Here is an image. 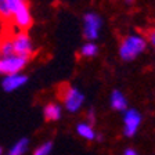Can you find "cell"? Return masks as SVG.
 I'll list each match as a JSON object with an SVG mask.
<instances>
[{"instance_id":"obj_1","label":"cell","mask_w":155,"mask_h":155,"mask_svg":"<svg viewBox=\"0 0 155 155\" xmlns=\"http://www.w3.org/2000/svg\"><path fill=\"white\" fill-rule=\"evenodd\" d=\"M147 47V40L141 35H127L120 40L119 55L123 61H133Z\"/></svg>"},{"instance_id":"obj_2","label":"cell","mask_w":155,"mask_h":155,"mask_svg":"<svg viewBox=\"0 0 155 155\" xmlns=\"http://www.w3.org/2000/svg\"><path fill=\"white\" fill-rule=\"evenodd\" d=\"M60 97H61L64 107L69 112H78L84 103L83 93L74 86H64L61 89Z\"/></svg>"},{"instance_id":"obj_3","label":"cell","mask_w":155,"mask_h":155,"mask_svg":"<svg viewBox=\"0 0 155 155\" xmlns=\"http://www.w3.org/2000/svg\"><path fill=\"white\" fill-rule=\"evenodd\" d=\"M103 26V19L96 13H87L83 17V36L87 42H94L98 35L100 29Z\"/></svg>"},{"instance_id":"obj_4","label":"cell","mask_w":155,"mask_h":155,"mask_svg":"<svg viewBox=\"0 0 155 155\" xmlns=\"http://www.w3.org/2000/svg\"><path fill=\"white\" fill-rule=\"evenodd\" d=\"M13 39V46H14V54L18 55V57H22L25 60L33 55V45L32 40L28 35L25 33V31H21V32L15 33Z\"/></svg>"},{"instance_id":"obj_5","label":"cell","mask_w":155,"mask_h":155,"mask_svg":"<svg viewBox=\"0 0 155 155\" xmlns=\"http://www.w3.org/2000/svg\"><path fill=\"white\" fill-rule=\"evenodd\" d=\"M141 125V115L137 110H126L123 114V134L126 137H134Z\"/></svg>"},{"instance_id":"obj_6","label":"cell","mask_w":155,"mask_h":155,"mask_svg":"<svg viewBox=\"0 0 155 155\" xmlns=\"http://www.w3.org/2000/svg\"><path fill=\"white\" fill-rule=\"evenodd\" d=\"M26 62H28V60H25L22 57H18V55L0 58V74H4V75L18 74L26 65Z\"/></svg>"},{"instance_id":"obj_7","label":"cell","mask_w":155,"mask_h":155,"mask_svg":"<svg viewBox=\"0 0 155 155\" xmlns=\"http://www.w3.org/2000/svg\"><path fill=\"white\" fill-rule=\"evenodd\" d=\"M13 18H14L15 25L19 26L22 31H25L26 28H29L31 24H32V15H31L28 4H25V6H22L19 10H17L15 13L13 14Z\"/></svg>"},{"instance_id":"obj_8","label":"cell","mask_w":155,"mask_h":155,"mask_svg":"<svg viewBox=\"0 0 155 155\" xmlns=\"http://www.w3.org/2000/svg\"><path fill=\"white\" fill-rule=\"evenodd\" d=\"M28 82V78L25 75H19V74H13V75H7L3 81V89L6 91H13L15 89H18L19 86H22Z\"/></svg>"},{"instance_id":"obj_9","label":"cell","mask_w":155,"mask_h":155,"mask_svg":"<svg viewBox=\"0 0 155 155\" xmlns=\"http://www.w3.org/2000/svg\"><path fill=\"white\" fill-rule=\"evenodd\" d=\"M110 105L112 107L115 111H123L127 110V100H126V96L122 93L120 90H114L110 96Z\"/></svg>"},{"instance_id":"obj_10","label":"cell","mask_w":155,"mask_h":155,"mask_svg":"<svg viewBox=\"0 0 155 155\" xmlns=\"http://www.w3.org/2000/svg\"><path fill=\"white\" fill-rule=\"evenodd\" d=\"M76 133L81 136L82 139L87 140V141H93L97 139V133L94 130L93 125L89 122H81L76 126Z\"/></svg>"},{"instance_id":"obj_11","label":"cell","mask_w":155,"mask_h":155,"mask_svg":"<svg viewBox=\"0 0 155 155\" xmlns=\"http://www.w3.org/2000/svg\"><path fill=\"white\" fill-rule=\"evenodd\" d=\"M61 114H62L61 107L55 103L47 104L45 107V110H43V116H45L46 120H58L61 118Z\"/></svg>"},{"instance_id":"obj_12","label":"cell","mask_w":155,"mask_h":155,"mask_svg":"<svg viewBox=\"0 0 155 155\" xmlns=\"http://www.w3.org/2000/svg\"><path fill=\"white\" fill-rule=\"evenodd\" d=\"M79 53H81V57L93 58V57H96L97 53H98V46H97L94 42H86L81 47V51Z\"/></svg>"},{"instance_id":"obj_13","label":"cell","mask_w":155,"mask_h":155,"mask_svg":"<svg viewBox=\"0 0 155 155\" xmlns=\"http://www.w3.org/2000/svg\"><path fill=\"white\" fill-rule=\"evenodd\" d=\"M28 145H29V140L28 139H21L13 145V148L8 151L7 155H24L28 150Z\"/></svg>"},{"instance_id":"obj_14","label":"cell","mask_w":155,"mask_h":155,"mask_svg":"<svg viewBox=\"0 0 155 155\" xmlns=\"http://www.w3.org/2000/svg\"><path fill=\"white\" fill-rule=\"evenodd\" d=\"M0 51H2V58L6 57H13L14 54V46H13V39H3L0 42Z\"/></svg>"},{"instance_id":"obj_15","label":"cell","mask_w":155,"mask_h":155,"mask_svg":"<svg viewBox=\"0 0 155 155\" xmlns=\"http://www.w3.org/2000/svg\"><path fill=\"white\" fill-rule=\"evenodd\" d=\"M51 150H53V143H51V141L43 143L42 145H39L38 148L35 150L33 155H50Z\"/></svg>"},{"instance_id":"obj_16","label":"cell","mask_w":155,"mask_h":155,"mask_svg":"<svg viewBox=\"0 0 155 155\" xmlns=\"http://www.w3.org/2000/svg\"><path fill=\"white\" fill-rule=\"evenodd\" d=\"M11 18V11L8 8L7 0H0V19H10Z\"/></svg>"},{"instance_id":"obj_17","label":"cell","mask_w":155,"mask_h":155,"mask_svg":"<svg viewBox=\"0 0 155 155\" xmlns=\"http://www.w3.org/2000/svg\"><path fill=\"white\" fill-rule=\"evenodd\" d=\"M7 4H8V8L11 11V18H13V14L17 10H19L22 6H25L28 3H26V0H7Z\"/></svg>"},{"instance_id":"obj_18","label":"cell","mask_w":155,"mask_h":155,"mask_svg":"<svg viewBox=\"0 0 155 155\" xmlns=\"http://www.w3.org/2000/svg\"><path fill=\"white\" fill-rule=\"evenodd\" d=\"M147 38H148V40L152 43V45H154V43H155V26L148 31V33H147Z\"/></svg>"},{"instance_id":"obj_19","label":"cell","mask_w":155,"mask_h":155,"mask_svg":"<svg viewBox=\"0 0 155 155\" xmlns=\"http://www.w3.org/2000/svg\"><path fill=\"white\" fill-rule=\"evenodd\" d=\"M87 122H90V123H93L94 120H96V116H94V111L93 110H90L89 112H87Z\"/></svg>"},{"instance_id":"obj_20","label":"cell","mask_w":155,"mask_h":155,"mask_svg":"<svg viewBox=\"0 0 155 155\" xmlns=\"http://www.w3.org/2000/svg\"><path fill=\"white\" fill-rule=\"evenodd\" d=\"M122 155H139L137 152H136V150H133V148H127V150H125L123 151V154Z\"/></svg>"},{"instance_id":"obj_21","label":"cell","mask_w":155,"mask_h":155,"mask_svg":"<svg viewBox=\"0 0 155 155\" xmlns=\"http://www.w3.org/2000/svg\"><path fill=\"white\" fill-rule=\"evenodd\" d=\"M0 155H2V148H0Z\"/></svg>"},{"instance_id":"obj_22","label":"cell","mask_w":155,"mask_h":155,"mask_svg":"<svg viewBox=\"0 0 155 155\" xmlns=\"http://www.w3.org/2000/svg\"><path fill=\"white\" fill-rule=\"evenodd\" d=\"M0 58H2V51H0Z\"/></svg>"},{"instance_id":"obj_23","label":"cell","mask_w":155,"mask_h":155,"mask_svg":"<svg viewBox=\"0 0 155 155\" xmlns=\"http://www.w3.org/2000/svg\"><path fill=\"white\" fill-rule=\"evenodd\" d=\"M154 46H155V43H154Z\"/></svg>"}]
</instances>
